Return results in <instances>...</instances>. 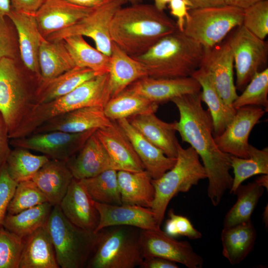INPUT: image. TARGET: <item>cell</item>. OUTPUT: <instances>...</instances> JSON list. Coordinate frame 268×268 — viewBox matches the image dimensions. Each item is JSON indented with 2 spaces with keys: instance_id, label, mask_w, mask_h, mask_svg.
Listing matches in <instances>:
<instances>
[{
  "instance_id": "1",
  "label": "cell",
  "mask_w": 268,
  "mask_h": 268,
  "mask_svg": "<svg viewBox=\"0 0 268 268\" xmlns=\"http://www.w3.org/2000/svg\"><path fill=\"white\" fill-rule=\"evenodd\" d=\"M171 101L179 112L176 131L182 140L189 143L201 158L208 180L207 196L216 206L232 185L231 155L220 150L215 142L212 118L209 110L202 107L201 91L174 98Z\"/></svg>"
},
{
  "instance_id": "2",
  "label": "cell",
  "mask_w": 268,
  "mask_h": 268,
  "mask_svg": "<svg viewBox=\"0 0 268 268\" xmlns=\"http://www.w3.org/2000/svg\"><path fill=\"white\" fill-rule=\"evenodd\" d=\"M177 29L176 22L164 11L140 3L119 9L112 20L110 32L113 42L135 57Z\"/></svg>"
},
{
  "instance_id": "3",
  "label": "cell",
  "mask_w": 268,
  "mask_h": 268,
  "mask_svg": "<svg viewBox=\"0 0 268 268\" xmlns=\"http://www.w3.org/2000/svg\"><path fill=\"white\" fill-rule=\"evenodd\" d=\"M204 48L179 29L163 37L145 53L132 57L156 78L192 76L200 66Z\"/></svg>"
},
{
  "instance_id": "4",
  "label": "cell",
  "mask_w": 268,
  "mask_h": 268,
  "mask_svg": "<svg viewBox=\"0 0 268 268\" xmlns=\"http://www.w3.org/2000/svg\"><path fill=\"white\" fill-rule=\"evenodd\" d=\"M15 59H0V113L8 137L36 105L35 94L40 78L21 70Z\"/></svg>"
},
{
  "instance_id": "5",
  "label": "cell",
  "mask_w": 268,
  "mask_h": 268,
  "mask_svg": "<svg viewBox=\"0 0 268 268\" xmlns=\"http://www.w3.org/2000/svg\"><path fill=\"white\" fill-rule=\"evenodd\" d=\"M46 226L59 267H86L97 243L99 232L83 229L73 224L64 214L59 205L53 206Z\"/></svg>"
},
{
  "instance_id": "6",
  "label": "cell",
  "mask_w": 268,
  "mask_h": 268,
  "mask_svg": "<svg viewBox=\"0 0 268 268\" xmlns=\"http://www.w3.org/2000/svg\"><path fill=\"white\" fill-rule=\"evenodd\" d=\"M195 149L183 148L177 143V155L174 166L157 179H152L155 197L151 209L160 226L168 205L179 193L188 192L193 186L206 178L204 168Z\"/></svg>"
},
{
  "instance_id": "7",
  "label": "cell",
  "mask_w": 268,
  "mask_h": 268,
  "mask_svg": "<svg viewBox=\"0 0 268 268\" xmlns=\"http://www.w3.org/2000/svg\"><path fill=\"white\" fill-rule=\"evenodd\" d=\"M140 229L128 225L103 228L87 268H134L143 260L140 242Z\"/></svg>"
},
{
  "instance_id": "8",
  "label": "cell",
  "mask_w": 268,
  "mask_h": 268,
  "mask_svg": "<svg viewBox=\"0 0 268 268\" xmlns=\"http://www.w3.org/2000/svg\"><path fill=\"white\" fill-rule=\"evenodd\" d=\"M243 9L225 4L191 9L183 32L204 48L221 42L234 28L242 25Z\"/></svg>"
},
{
  "instance_id": "9",
  "label": "cell",
  "mask_w": 268,
  "mask_h": 268,
  "mask_svg": "<svg viewBox=\"0 0 268 268\" xmlns=\"http://www.w3.org/2000/svg\"><path fill=\"white\" fill-rule=\"evenodd\" d=\"M110 99L109 73H106L84 82L63 96L37 105L34 115L39 123H43L56 116L79 108L91 106L104 107Z\"/></svg>"
},
{
  "instance_id": "10",
  "label": "cell",
  "mask_w": 268,
  "mask_h": 268,
  "mask_svg": "<svg viewBox=\"0 0 268 268\" xmlns=\"http://www.w3.org/2000/svg\"><path fill=\"white\" fill-rule=\"evenodd\" d=\"M228 41L236 70L235 86L243 91L255 74L267 67L268 44L243 25L238 27Z\"/></svg>"
},
{
  "instance_id": "11",
  "label": "cell",
  "mask_w": 268,
  "mask_h": 268,
  "mask_svg": "<svg viewBox=\"0 0 268 268\" xmlns=\"http://www.w3.org/2000/svg\"><path fill=\"white\" fill-rule=\"evenodd\" d=\"M124 3L123 0H111L95 8L75 24L45 38L50 41H61L75 35L88 37L94 41L98 50L110 56L113 42L110 32L111 23L116 12Z\"/></svg>"
},
{
  "instance_id": "12",
  "label": "cell",
  "mask_w": 268,
  "mask_h": 268,
  "mask_svg": "<svg viewBox=\"0 0 268 268\" xmlns=\"http://www.w3.org/2000/svg\"><path fill=\"white\" fill-rule=\"evenodd\" d=\"M96 130L71 133L54 131L31 134L11 139L13 146L41 152L50 159L67 161L81 149L88 137Z\"/></svg>"
},
{
  "instance_id": "13",
  "label": "cell",
  "mask_w": 268,
  "mask_h": 268,
  "mask_svg": "<svg viewBox=\"0 0 268 268\" xmlns=\"http://www.w3.org/2000/svg\"><path fill=\"white\" fill-rule=\"evenodd\" d=\"M200 67L208 73L224 103L234 108L232 104L238 95L234 81L233 53L228 40L204 48Z\"/></svg>"
},
{
  "instance_id": "14",
  "label": "cell",
  "mask_w": 268,
  "mask_h": 268,
  "mask_svg": "<svg viewBox=\"0 0 268 268\" xmlns=\"http://www.w3.org/2000/svg\"><path fill=\"white\" fill-rule=\"evenodd\" d=\"M139 242L143 258L159 257L181 264L188 268H201L202 258L188 241H179L162 230L141 229Z\"/></svg>"
},
{
  "instance_id": "15",
  "label": "cell",
  "mask_w": 268,
  "mask_h": 268,
  "mask_svg": "<svg viewBox=\"0 0 268 268\" xmlns=\"http://www.w3.org/2000/svg\"><path fill=\"white\" fill-rule=\"evenodd\" d=\"M266 112L261 107L256 106H246L236 109L229 124L220 134L214 136L219 149L232 156L248 158L249 136Z\"/></svg>"
},
{
  "instance_id": "16",
  "label": "cell",
  "mask_w": 268,
  "mask_h": 268,
  "mask_svg": "<svg viewBox=\"0 0 268 268\" xmlns=\"http://www.w3.org/2000/svg\"><path fill=\"white\" fill-rule=\"evenodd\" d=\"M125 89L159 104L185 94L199 92L201 86L192 76L170 78L145 76Z\"/></svg>"
},
{
  "instance_id": "17",
  "label": "cell",
  "mask_w": 268,
  "mask_h": 268,
  "mask_svg": "<svg viewBox=\"0 0 268 268\" xmlns=\"http://www.w3.org/2000/svg\"><path fill=\"white\" fill-rule=\"evenodd\" d=\"M112 122L106 116L103 107L91 106L52 118L37 127L32 134L54 131L81 133L107 127Z\"/></svg>"
},
{
  "instance_id": "18",
  "label": "cell",
  "mask_w": 268,
  "mask_h": 268,
  "mask_svg": "<svg viewBox=\"0 0 268 268\" xmlns=\"http://www.w3.org/2000/svg\"><path fill=\"white\" fill-rule=\"evenodd\" d=\"M59 205L71 223L82 229L94 232L99 222V213L81 180L72 179Z\"/></svg>"
},
{
  "instance_id": "19",
  "label": "cell",
  "mask_w": 268,
  "mask_h": 268,
  "mask_svg": "<svg viewBox=\"0 0 268 268\" xmlns=\"http://www.w3.org/2000/svg\"><path fill=\"white\" fill-rule=\"evenodd\" d=\"M99 213V222L94 232L111 226L128 225L140 229L159 231L154 212L150 208L135 205H114L94 201Z\"/></svg>"
},
{
  "instance_id": "20",
  "label": "cell",
  "mask_w": 268,
  "mask_h": 268,
  "mask_svg": "<svg viewBox=\"0 0 268 268\" xmlns=\"http://www.w3.org/2000/svg\"><path fill=\"white\" fill-rule=\"evenodd\" d=\"M94 8L65 0H47L34 14L42 35L46 37L75 24Z\"/></svg>"
},
{
  "instance_id": "21",
  "label": "cell",
  "mask_w": 268,
  "mask_h": 268,
  "mask_svg": "<svg viewBox=\"0 0 268 268\" xmlns=\"http://www.w3.org/2000/svg\"><path fill=\"white\" fill-rule=\"evenodd\" d=\"M7 17L16 30L21 58L27 70L41 78L38 63L43 38L34 14L12 9Z\"/></svg>"
},
{
  "instance_id": "22",
  "label": "cell",
  "mask_w": 268,
  "mask_h": 268,
  "mask_svg": "<svg viewBox=\"0 0 268 268\" xmlns=\"http://www.w3.org/2000/svg\"><path fill=\"white\" fill-rule=\"evenodd\" d=\"M77 153L66 161L75 179L91 178L110 169L118 171L95 132L88 137Z\"/></svg>"
},
{
  "instance_id": "23",
  "label": "cell",
  "mask_w": 268,
  "mask_h": 268,
  "mask_svg": "<svg viewBox=\"0 0 268 268\" xmlns=\"http://www.w3.org/2000/svg\"><path fill=\"white\" fill-rule=\"evenodd\" d=\"M95 134L119 170L140 172L144 167L133 145L116 121Z\"/></svg>"
},
{
  "instance_id": "24",
  "label": "cell",
  "mask_w": 268,
  "mask_h": 268,
  "mask_svg": "<svg viewBox=\"0 0 268 268\" xmlns=\"http://www.w3.org/2000/svg\"><path fill=\"white\" fill-rule=\"evenodd\" d=\"M115 121L129 139L145 170L152 179H158L174 166L176 158L167 156L135 129L127 119Z\"/></svg>"
},
{
  "instance_id": "25",
  "label": "cell",
  "mask_w": 268,
  "mask_h": 268,
  "mask_svg": "<svg viewBox=\"0 0 268 268\" xmlns=\"http://www.w3.org/2000/svg\"><path fill=\"white\" fill-rule=\"evenodd\" d=\"M130 123L144 137L161 149L169 157L176 158L177 143L176 121L165 122L155 113L138 115L127 119Z\"/></svg>"
},
{
  "instance_id": "26",
  "label": "cell",
  "mask_w": 268,
  "mask_h": 268,
  "mask_svg": "<svg viewBox=\"0 0 268 268\" xmlns=\"http://www.w3.org/2000/svg\"><path fill=\"white\" fill-rule=\"evenodd\" d=\"M73 178L66 161L50 159L31 180L54 206L60 203Z\"/></svg>"
},
{
  "instance_id": "27",
  "label": "cell",
  "mask_w": 268,
  "mask_h": 268,
  "mask_svg": "<svg viewBox=\"0 0 268 268\" xmlns=\"http://www.w3.org/2000/svg\"><path fill=\"white\" fill-rule=\"evenodd\" d=\"M108 73L110 99L137 80L148 76L143 65L114 42L110 56Z\"/></svg>"
},
{
  "instance_id": "28",
  "label": "cell",
  "mask_w": 268,
  "mask_h": 268,
  "mask_svg": "<svg viewBox=\"0 0 268 268\" xmlns=\"http://www.w3.org/2000/svg\"><path fill=\"white\" fill-rule=\"evenodd\" d=\"M19 268H59L46 224L23 238Z\"/></svg>"
},
{
  "instance_id": "29",
  "label": "cell",
  "mask_w": 268,
  "mask_h": 268,
  "mask_svg": "<svg viewBox=\"0 0 268 268\" xmlns=\"http://www.w3.org/2000/svg\"><path fill=\"white\" fill-rule=\"evenodd\" d=\"M122 204L150 208L155 197L152 178L145 170L140 172L117 171Z\"/></svg>"
},
{
  "instance_id": "30",
  "label": "cell",
  "mask_w": 268,
  "mask_h": 268,
  "mask_svg": "<svg viewBox=\"0 0 268 268\" xmlns=\"http://www.w3.org/2000/svg\"><path fill=\"white\" fill-rule=\"evenodd\" d=\"M97 75V73L89 68L75 66L55 77L48 79L40 78L36 91V105L63 96Z\"/></svg>"
},
{
  "instance_id": "31",
  "label": "cell",
  "mask_w": 268,
  "mask_h": 268,
  "mask_svg": "<svg viewBox=\"0 0 268 268\" xmlns=\"http://www.w3.org/2000/svg\"><path fill=\"white\" fill-rule=\"evenodd\" d=\"M256 238L251 220L223 227L221 234L222 255L232 265L240 264L253 250Z\"/></svg>"
},
{
  "instance_id": "32",
  "label": "cell",
  "mask_w": 268,
  "mask_h": 268,
  "mask_svg": "<svg viewBox=\"0 0 268 268\" xmlns=\"http://www.w3.org/2000/svg\"><path fill=\"white\" fill-rule=\"evenodd\" d=\"M200 83L201 100L208 106L213 123V136L220 134L232 120L234 108L226 105L215 89L208 73L199 67L192 74Z\"/></svg>"
},
{
  "instance_id": "33",
  "label": "cell",
  "mask_w": 268,
  "mask_h": 268,
  "mask_svg": "<svg viewBox=\"0 0 268 268\" xmlns=\"http://www.w3.org/2000/svg\"><path fill=\"white\" fill-rule=\"evenodd\" d=\"M38 63L42 79L55 77L75 67L63 40L50 41L45 37L39 48Z\"/></svg>"
},
{
  "instance_id": "34",
  "label": "cell",
  "mask_w": 268,
  "mask_h": 268,
  "mask_svg": "<svg viewBox=\"0 0 268 268\" xmlns=\"http://www.w3.org/2000/svg\"><path fill=\"white\" fill-rule=\"evenodd\" d=\"M158 104L125 89L109 100L104 107L106 116L112 121L144 114L155 113Z\"/></svg>"
},
{
  "instance_id": "35",
  "label": "cell",
  "mask_w": 268,
  "mask_h": 268,
  "mask_svg": "<svg viewBox=\"0 0 268 268\" xmlns=\"http://www.w3.org/2000/svg\"><path fill=\"white\" fill-rule=\"evenodd\" d=\"M75 66L89 68L98 75L108 73L110 56L92 47L79 35L62 40Z\"/></svg>"
},
{
  "instance_id": "36",
  "label": "cell",
  "mask_w": 268,
  "mask_h": 268,
  "mask_svg": "<svg viewBox=\"0 0 268 268\" xmlns=\"http://www.w3.org/2000/svg\"><path fill=\"white\" fill-rule=\"evenodd\" d=\"M53 206L46 202L14 214H7L2 226L21 238L45 225Z\"/></svg>"
},
{
  "instance_id": "37",
  "label": "cell",
  "mask_w": 268,
  "mask_h": 268,
  "mask_svg": "<svg viewBox=\"0 0 268 268\" xmlns=\"http://www.w3.org/2000/svg\"><path fill=\"white\" fill-rule=\"evenodd\" d=\"M264 192V188L255 181L246 185L241 184L234 194L237 196V201L224 217L223 227L251 220Z\"/></svg>"
},
{
  "instance_id": "38",
  "label": "cell",
  "mask_w": 268,
  "mask_h": 268,
  "mask_svg": "<svg viewBox=\"0 0 268 268\" xmlns=\"http://www.w3.org/2000/svg\"><path fill=\"white\" fill-rule=\"evenodd\" d=\"M231 165L234 177L230 193L234 194L247 179L256 175L268 174V147L259 149L250 144L249 157L231 155Z\"/></svg>"
},
{
  "instance_id": "39",
  "label": "cell",
  "mask_w": 268,
  "mask_h": 268,
  "mask_svg": "<svg viewBox=\"0 0 268 268\" xmlns=\"http://www.w3.org/2000/svg\"><path fill=\"white\" fill-rule=\"evenodd\" d=\"M50 158L45 155H35L24 148L11 150L6 167L10 178L17 183L31 180Z\"/></svg>"
},
{
  "instance_id": "40",
  "label": "cell",
  "mask_w": 268,
  "mask_h": 268,
  "mask_svg": "<svg viewBox=\"0 0 268 268\" xmlns=\"http://www.w3.org/2000/svg\"><path fill=\"white\" fill-rule=\"evenodd\" d=\"M117 171L110 169L94 177L80 179L94 201L108 204H122Z\"/></svg>"
},
{
  "instance_id": "41",
  "label": "cell",
  "mask_w": 268,
  "mask_h": 268,
  "mask_svg": "<svg viewBox=\"0 0 268 268\" xmlns=\"http://www.w3.org/2000/svg\"><path fill=\"white\" fill-rule=\"evenodd\" d=\"M232 104L235 109L246 106L268 108V68L257 73Z\"/></svg>"
},
{
  "instance_id": "42",
  "label": "cell",
  "mask_w": 268,
  "mask_h": 268,
  "mask_svg": "<svg viewBox=\"0 0 268 268\" xmlns=\"http://www.w3.org/2000/svg\"><path fill=\"white\" fill-rule=\"evenodd\" d=\"M46 202V198L32 180L21 181L17 183L7 214H14Z\"/></svg>"
},
{
  "instance_id": "43",
  "label": "cell",
  "mask_w": 268,
  "mask_h": 268,
  "mask_svg": "<svg viewBox=\"0 0 268 268\" xmlns=\"http://www.w3.org/2000/svg\"><path fill=\"white\" fill-rule=\"evenodd\" d=\"M23 239L3 226L0 228V268H19Z\"/></svg>"
},
{
  "instance_id": "44",
  "label": "cell",
  "mask_w": 268,
  "mask_h": 268,
  "mask_svg": "<svg viewBox=\"0 0 268 268\" xmlns=\"http://www.w3.org/2000/svg\"><path fill=\"white\" fill-rule=\"evenodd\" d=\"M242 25L264 40L268 35V0H262L243 9Z\"/></svg>"
},
{
  "instance_id": "45",
  "label": "cell",
  "mask_w": 268,
  "mask_h": 268,
  "mask_svg": "<svg viewBox=\"0 0 268 268\" xmlns=\"http://www.w3.org/2000/svg\"><path fill=\"white\" fill-rule=\"evenodd\" d=\"M164 231L173 238L182 236L190 239H198L202 236L187 217L176 214L173 209L168 211Z\"/></svg>"
},
{
  "instance_id": "46",
  "label": "cell",
  "mask_w": 268,
  "mask_h": 268,
  "mask_svg": "<svg viewBox=\"0 0 268 268\" xmlns=\"http://www.w3.org/2000/svg\"><path fill=\"white\" fill-rule=\"evenodd\" d=\"M17 185L9 176L5 165L0 172V228L2 226L8 204Z\"/></svg>"
},
{
  "instance_id": "47",
  "label": "cell",
  "mask_w": 268,
  "mask_h": 268,
  "mask_svg": "<svg viewBox=\"0 0 268 268\" xmlns=\"http://www.w3.org/2000/svg\"><path fill=\"white\" fill-rule=\"evenodd\" d=\"M5 17L0 16V59L5 57L15 59L17 52L16 40Z\"/></svg>"
},
{
  "instance_id": "48",
  "label": "cell",
  "mask_w": 268,
  "mask_h": 268,
  "mask_svg": "<svg viewBox=\"0 0 268 268\" xmlns=\"http://www.w3.org/2000/svg\"><path fill=\"white\" fill-rule=\"evenodd\" d=\"M171 14L177 18L178 29L183 32L186 20L190 9L186 0H171L168 4Z\"/></svg>"
},
{
  "instance_id": "49",
  "label": "cell",
  "mask_w": 268,
  "mask_h": 268,
  "mask_svg": "<svg viewBox=\"0 0 268 268\" xmlns=\"http://www.w3.org/2000/svg\"><path fill=\"white\" fill-rule=\"evenodd\" d=\"M8 139L9 138L6 126L0 113V172L6 165L11 151Z\"/></svg>"
},
{
  "instance_id": "50",
  "label": "cell",
  "mask_w": 268,
  "mask_h": 268,
  "mask_svg": "<svg viewBox=\"0 0 268 268\" xmlns=\"http://www.w3.org/2000/svg\"><path fill=\"white\" fill-rule=\"evenodd\" d=\"M12 9L34 14L47 0H10Z\"/></svg>"
},
{
  "instance_id": "51",
  "label": "cell",
  "mask_w": 268,
  "mask_h": 268,
  "mask_svg": "<svg viewBox=\"0 0 268 268\" xmlns=\"http://www.w3.org/2000/svg\"><path fill=\"white\" fill-rule=\"evenodd\" d=\"M141 268H178L176 263L159 257L145 258L140 264Z\"/></svg>"
},
{
  "instance_id": "52",
  "label": "cell",
  "mask_w": 268,
  "mask_h": 268,
  "mask_svg": "<svg viewBox=\"0 0 268 268\" xmlns=\"http://www.w3.org/2000/svg\"><path fill=\"white\" fill-rule=\"evenodd\" d=\"M190 9L203 8L226 4L225 0H186Z\"/></svg>"
},
{
  "instance_id": "53",
  "label": "cell",
  "mask_w": 268,
  "mask_h": 268,
  "mask_svg": "<svg viewBox=\"0 0 268 268\" xmlns=\"http://www.w3.org/2000/svg\"><path fill=\"white\" fill-rule=\"evenodd\" d=\"M72 4L88 8H96L111 0H65Z\"/></svg>"
},
{
  "instance_id": "54",
  "label": "cell",
  "mask_w": 268,
  "mask_h": 268,
  "mask_svg": "<svg viewBox=\"0 0 268 268\" xmlns=\"http://www.w3.org/2000/svg\"><path fill=\"white\" fill-rule=\"evenodd\" d=\"M262 0H225V4L245 9Z\"/></svg>"
},
{
  "instance_id": "55",
  "label": "cell",
  "mask_w": 268,
  "mask_h": 268,
  "mask_svg": "<svg viewBox=\"0 0 268 268\" xmlns=\"http://www.w3.org/2000/svg\"><path fill=\"white\" fill-rule=\"evenodd\" d=\"M12 10L10 0H0V16L7 17Z\"/></svg>"
},
{
  "instance_id": "56",
  "label": "cell",
  "mask_w": 268,
  "mask_h": 268,
  "mask_svg": "<svg viewBox=\"0 0 268 268\" xmlns=\"http://www.w3.org/2000/svg\"><path fill=\"white\" fill-rule=\"evenodd\" d=\"M259 185L268 190V174H262L255 180Z\"/></svg>"
},
{
  "instance_id": "57",
  "label": "cell",
  "mask_w": 268,
  "mask_h": 268,
  "mask_svg": "<svg viewBox=\"0 0 268 268\" xmlns=\"http://www.w3.org/2000/svg\"><path fill=\"white\" fill-rule=\"evenodd\" d=\"M154 5L159 10L164 11L166 5L169 4L171 0H153Z\"/></svg>"
},
{
  "instance_id": "58",
  "label": "cell",
  "mask_w": 268,
  "mask_h": 268,
  "mask_svg": "<svg viewBox=\"0 0 268 268\" xmlns=\"http://www.w3.org/2000/svg\"><path fill=\"white\" fill-rule=\"evenodd\" d=\"M268 205L265 207L263 213V221L265 223V225L268 227Z\"/></svg>"
},
{
  "instance_id": "59",
  "label": "cell",
  "mask_w": 268,
  "mask_h": 268,
  "mask_svg": "<svg viewBox=\"0 0 268 268\" xmlns=\"http://www.w3.org/2000/svg\"><path fill=\"white\" fill-rule=\"evenodd\" d=\"M124 3H129L131 4H135L142 3L143 0H123Z\"/></svg>"
}]
</instances>
